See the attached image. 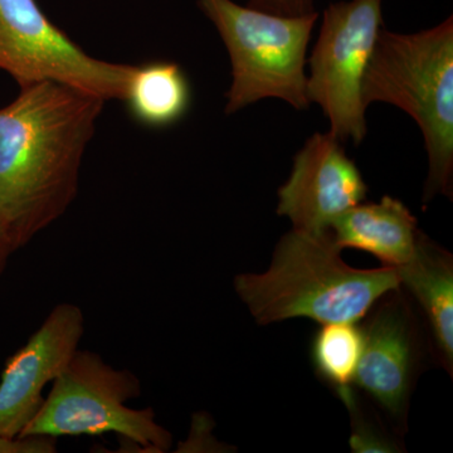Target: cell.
<instances>
[{
    "mask_svg": "<svg viewBox=\"0 0 453 453\" xmlns=\"http://www.w3.org/2000/svg\"><path fill=\"white\" fill-rule=\"evenodd\" d=\"M13 252H16L13 242H12L11 237H9L4 225L0 222V276L4 273L9 257H11V255Z\"/></svg>",
    "mask_w": 453,
    "mask_h": 453,
    "instance_id": "obj_18",
    "label": "cell"
},
{
    "mask_svg": "<svg viewBox=\"0 0 453 453\" xmlns=\"http://www.w3.org/2000/svg\"><path fill=\"white\" fill-rule=\"evenodd\" d=\"M198 5L231 57L234 81L226 95V115L266 97L308 109L306 50L318 13L277 16L234 0H198Z\"/></svg>",
    "mask_w": 453,
    "mask_h": 453,
    "instance_id": "obj_4",
    "label": "cell"
},
{
    "mask_svg": "<svg viewBox=\"0 0 453 453\" xmlns=\"http://www.w3.org/2000/svg\"><path fill=\"white\" fill-rule=\"evenodd\" d=\"M365 107L387 103L412 116L425 138V203L452 196L453 20L402 35L381 28L362 83Z\"/></svg>",
    "mask_w": 453,
    "mask_h": 453,
    "instance_id": "obj_3",
    "label": "cell"
},
{
    "mask_svg": "<svg viewBox=\"0 0 453 453\" xmlns=\"http://www.w3.org/2000/svg\"><path fill=\"white\" fill-rule=\"evenodd\" d=\"M350 446L356 452H392L389 442L386 438H381L374 429L368 427L362 421L356 422Z\"/></svg>",
    "mask_w": 453,
    "mask_h": 453,
    "instance_id": "obj_17",
    "label": "cell"
},
{
    "mask_svg": "<svg viewBox=\"0 0 453 453\" xmlns=\"http://www.w3.org/2000/svg\"><path fill=\"white\" fill-rule=\"evenodd\" d=\"M52 383L40 412L20 437L115 434L149 452L172 447V434L157 422L153 408L127 405L142 392V381L129 369L113 368L97 353L77 349Z\"/></svg>",
    "mask_w": 453,
    "mask_h": 453,
    "instance_id": "obj_5",
    "label": "cell"
},
{
    "mask_svg": "<svg viewBox=\"0 0 453 453\" xmlns=\"http://www.w3.org/2000/svg\"><path fill=\"white\" fill-rule=\"evenodd\" d=\"M327 232L339 250H360L395 268L412 259L422 234L411 211L388 196L345 211Z\"/></svg>",
    "mask_w": 453,
    "mask_h": 453,
    "instance_id": "obj_11",
    "label": "cell"
},
{
    "mask_svg": "<svg viewBox=\"0 0 453 453\" xmlns=\"http://www.w3.org/2000/svg\"><path fill=\"white\" fill-rule=\"evenodd\" d=\"M401 286L418 301L426 318L438 357L452 374L453 365V265L445 250L419 237L416 253L403 266L396 267Z\"/></svg>",
    "mask_w": 453,
    "mask_h": 453,
    "instance_id": "obj_12",
    "label": "cell"
},
{
    "mask_svg": "<svg viewBox=\"0 0 453 453\" xmlns=\"http://www.w3.org/2000/svg\"><path fill=\"white\" fill-rule=\"evenodd\" d=\"M105 103L43 81L20 88L0 109V222L16 251L76 199L83 155Z\"/></svg>",
    "mask_w": 453,
    "mask_h": 453,
    "instance_id": "obj_1",
    "label": "cell"
},
{
    "mask_svg": "<svg viewBox=\"0 0 453 453\" xmlns=\"http://www.w3.org/2000/svg\"><path fill=\"white\" fill-rule=\"evenodd\" d=\"M133 65L88 55L46 16L37 0H0V70L20 88L53 81L122 100Z\"/></svg>",
    "mask_w": 453,
    "mask_h": 453,
    "instance_id": "obj_7",
    "label": "cell"
},
{
    "mask_svg": "<svg viewBox=\"0 0 453 453\" xmlns=\"http://www.w3.org/2000/svg\"><path fill=\"white\" fill-rule=\"evenodd\" d=\"M363 350V330L357 323L324 324L312 340L316 372L324 378L348 408L356 404L351 384Z\"/></svg>",
    "mask_w": 453,
    "mask_h": 453,
    "instance_id": "obj_14",
    "label": "cell"
},
{
    "mask_svg": "<svg viewBox=\"0 0 453 453\" xmlns=\"http://www.w3.org/2000/svg\"><path fill=\"white\" fill-rule=\"evenodd\" d=\"M413 371V339L405 310L381 306L363 330V350L354 384L393 417L407 405Z\"/></svg>",
    "mask_w": 453,
    "mask_h": 453,
    "instance_id": "obj_10",
    "label": "cell"
},
{
    "mask_svg": "<svg viewBox=\"0 0 453 453\" xmlns=\"http://www.w3.org/2000/svg\"><path fill=\"white\" fill-rule=\"evenodd\" d=\"M56 442L50 437H0V453H52Z\"/></svg>",
    "mask_w": 453,
    "mask_h": 453,
    "instance_id": "obj_16",
    "label": "cell"
},
{
    "mask_svg": "<svg viewBox=\"0 0 453 453\" xmlns=\"http://www.w3.org/2000/svg\"><path fill=\"white\" fill-rule=\"evenodd\" d=\"M368 187L342 142L332 133H316L295 155L288 180L279 189L277 214L295 229L326 234L345 211L365 201Z\"/></svg>",
    "mask_w": 453,
    "mask_h": 453,
    "instance_id": "obj_9",
    "label": "cell"
},
{
    "mask_svg": "<svg viewBox=\"0 0 453 453\" xmlns=\"http://www.w3.org/2000/svg\"><path fill=\"white\" fill-rule=\"evenodd\" d=\"M134 120L148 127H168L189 111L192 88L187 74L174 62L135 65L122 100Z\"/></svg>",
    "mask_w": 453,
    "mask_h": 453,
    "instance_id": "obj_13",
    "label": "cell"
},
{
    "mask_svg": "<svg viewBox=\"0 0 453 453\" xmlns=\"http://www.w3.org/2000/svg\"><path fill=\"white\" fill-rule=\"evenodd\" d=\"M315 0H250L249 7L283 17H303L316 13Z\"/></svg>",
    "mask_w": 453,
    "mask_h": 453,
    "instance_id": "obj_15",
    "label": "cell"
},
{
    "mask_svg": "<svg viewBox=\"0 0 453 453\" xmlns=\"http://www.w3.org/2000/svg\"><path fill=\"white\" fill-rule=\"evenodd\" d=\"M329 232L283 235L266 273H244L234 288L258 324L303 318L357 323L380 297L401 286L396 268L357 270L340 257Z\"/></svg>",
    "mask_w": 453,
    "mask_h": 453,
    "instance_id": "obj_2",
    "label": "cell"
},
{
    "mask_svg": "<svg viewBox=\"0 0 453 453\" xmlns=\"http://www.w3.org/2000/svg\"><path fill=\"white\" fill-rule=\"evenodd\" d=\"M383 28L381 0L333 3L309 59L308 97L321 106L330 133L359 145L366 135L362 83Z\"/></svg>",
    "mask_w": 453,
    "mask_h": 453,
    "instance_id": "obj_6",
    "label": "cell"
},
{
    "mask_svg": "<svg viewBox=\"0 0 453 453\" xmlns=\"http://www.w3.org/2000/svg\"><path fill=\"white\" fill-rule=\"evenodd\" d=\"M85 334V316L59 303L28 342L9 357L0 380V437H20L43 405V390L64 371Z\"/></svg>",
    "mask_w": 453,
    "mask_h": 453,
    "instance_id": "obj_8",
    "label": "cell"
}]
</instances>
